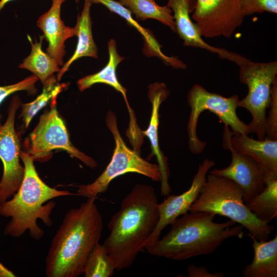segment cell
I'll list each match as a JSON object with an SVG mask.
<instances>
[{"mask_svg":"<svg viewBox=\"0 0 277 277\" xmlns=\"http://www.w3.org/2000/svg\"><path fill=\"white\" fill-rule=\"evenodd\" d=\"M158 204L154 188L146 184H136L122 200L103 244L116 270L130 267L145 249L159 220Z\"/></svg>","mask_w":277,"mask_h":277,"instance_id":"cell-1","label":"cell"},{"mask_svg":"<svg viewBox=\"0 0 277 277\" xmlns=\"http://www.w3.org/2000/svg\"><path fill=\"white\" fill-rule=\"evenodd\" d=\"M95 199L88 197L65 214L46 258V276L77 277L84 274L88 257L99 243L103 229Z\"/></svg>","mask_w":277,"mask_h":277,"instance_id":"cell-2","label":"cell"},{"mask_svg":"<svg viewBox=\"0 0 277 277\" xmlns=\"http://www.w3.org/2000/svg\"><path fill=\"white\" fill-rule=\"evenodd\" d=\"M208 212H187L171 224L170 230L146 249L151 255L181 261L213 252L229 238H242L244 227L229 220L214 222Z\"/></svg>","mask_w":277,"mask_h":277,"instance_id":"cell-3","label":"cell"},{"mask_svg":"<svg viewBox=\"0 0 277 277\" xmlns=\"http://www.w3.org/2000/svg\"><path fill=\"white\" fill-rule=\"evenodd\" d=\"M20 158L24 166L21 185L10 200L0 204V215L11 218L5 226L4 234L16 238L29 230L30 236L38 241L44 236V231L37 225V220L40 219L46 226L51 227L52 220L50 215L55 206L53 201L44 204L55 197L73 194L45 183L37 174L34 160L28 153L21 151Z\"/></svg>","mask_w":277,"mask_h":277,"instance_id":"cell-4","label":"cell"},{"mask_svg":"<svg viewBox=\"0 0 277 277\" xmlns=\"http://www.w3.org/2000/svg\"><path fill=\"white\" fill-rule=\"evenodd\" d=\"M241 187L226 177L209 174L195 201L189 211H205L225 216L246 228L249 236L267 241L273 225L259 219L246 206Z\"/></svg>","mask_w":277,"mask_h":277,"instance_id":"cell-5","label":"cell"},{"mask_svg":"<svg viewBox=\"0 0 277 277\" xmlns=\"http://www.w3.org/2000/svg\"><path fill=\"white\" fill-rule=\"evenodd\" d=\"M228 60L240 67L239 81L248 87L247 95L239 101V107L247 110L252 121L248 124L249 132L258 139L266 136V110L269 107L273 83L276 78L277 62H253L236 53L231 52Z\"/></svg>","mask_w":277,"mask_h":277,"instance_id":"cell-6","label":"cell"},{"mask_svg":"<svg viewBox=\"0 0 277 277\" xmlns=\"http://www.w3.org/2000/svg\"><path fill=\"white\" fill-rule=\"evenodd\" d=\"M106 124L115 141L111 160L93 182L80 185L76 195L86 197H96L105 192L110 182L115 177L127 173H136L153 181H161L162 176L158 164L148 162L143 159L138 152L127 146L119 132L116 115L111 110L107 113Z\"/></svg>","mask_w":277,"mask_h":277,"instance_id":"cell-7","label":"cell"},{"mask_svg":"<svg viewBox=\"0 0 277 277\" xmlns=\"http://www.w3.org/2000/svg\"><path fill=\"white\" fill-rule=\"evenodd\" d=\"M238 95L225 97L211 92L199 84L194 85L187 94L188 104L191 109L187 124L189 148L194 154H199L206 146L197 135L198 119L202 112L208 110L215 114L221 122L230 127L233 132L244 135L250 133L248 125L238 116L236 109L239 107Z\"/></svg>","mask_w":277,"mask_h":277,"instance_id":"cell-8","label":"cell"},{"mask_svg":"<svg viewBox=\"0 0 277 277\" xmlns=\"http://www.w3.org/2000/svg\"><path fill=\"white\" fill-rule=\"evenodd\" d=\"M56 98L50 101V109L41 116L38 124L30 134L26 152L34 161L45 162L51 158L53 150H62L87 166L95 168L96 161L71 142L65 122L57 110Z\"/></svg>","mask_w":277,"mask_h":277,"instance_id":"cell-9","label":"cell"},{"mask_svg":"<svg viewBox=\"0 0 277 277\" xmlns=\"http://www.w3.org/2000/svg\"><path fill=\"white\" fill-rule=\"evenodd\" d=\"M21 105L18 96H13L8 110V117L0 127V159L3 164V173L0 181V200L7 201L18 190L24 175V166L19 162V134L14 128L16 110Z\"/></svg>","mask_w":277,"mask_h":277,"instance_id":"cell-10","label":"cell"},{"mask_svg":"<svg viewBox=\"0 0 277 277\" xmlns=\"http://www.w3.org/2000/svg\"><path fill=\"white\" fill-rule=\"evenodd\" d=\"M195 1L191 17L202 36L230 38L246 16L239 0Z\"/></svg>","mask_w":277,"mask_h":277,"instance_id":"cell-11","label":"cell"},{"mask_svg":"<svg viewBox=\"0 0 277 277\" xmlns=\"http://www.w3.org/2000/svg\"><path fill=\"white\" fill-rule=\"evenodd\" d=\"M215 165L214 161L205 159L199 166L189 188L180 195H169L163 202L158 204L159 217L152 233L147 240L145 249L155 243L163 230L171 225L180 215L188 212L190 206L200 194L210 169Z\"/></svg>","mask_w":277,"mask_h":277,"instance_id":"cell-12","label":"cell"},{"mask_svg":"<svg viewBox=\"0 0 277 277\" xmlns=\"http://www.w3.org/2000/svg\"><path fill=\"white\" fill-rule=\"evenodd\" d=\"M222 146L253 159L264 170L266 180L277 179V140L266 137L254 140L248 135L231 131L224 125Z\"/></svg>","mask_w":277,"mask_h":277,"instance_id":"cell-13","label":"cell"},{"mask_svg":"<svg viewBox=\"0 0 277 277\" xmlns=\"http://www.w3.org/2000/svg\"><path fill=\"white\" fill-rule=\"evenodd\" d=\"M229 150L232 154L230 164L224 169L210 170L209 173L226 177L238 184L243 191V200L246 204L265 189L266 176L262 168L251 157L232 149Z\"/></svg>","mask_w":277,"mask_h":277,"instance_id":"cell-14","label":"cell"},{"mask_svg":"<svg viewBox=\"0 0 277 277\" xmlns=\"http://www.w3.org/2000/svg\"><path fill=\"white\" fill-rule=\"evenodd\" d=\"M66 1L52 0L50 9L41 15L36 22L48 42L46 53L61 66L64 64L65 42L76 34L74 28L66 26L61 17L62 6Z\"/></svg>","mask_w":277,"mask_h":277,"instance_id":"cell-15","label":"cell"},{"mask_svg":"<svg viewBox=\"0 0 277 277\" xmlns=\"http://www.w3.org/2000/svg\"><path fill=\"white\" fill-rule=\"evenodd\" d=\"M169 95L168 90L164 83H156L149 86L148 97L152 104L151 115L148 128L142 133L148 137L152 149V154L156 156L161 173V194L168 195L171 191L169 184V168L167 158L160 149L158 138L159 109L162 102Z\"/></svg>","mask_w":277,"mask_h":277,"instance_id":"cell-16","label":"cell"},{"mask_svg":"<svg viewBox=\"0 0 277 277\" xmlns=\"http://www.w3.org/2000/svg\"><path fill=\"white\" fill-rule=\"evenodd\" d=\"M195 3V0H168L167 5L174 14L176 32L183 41L184 46L205 49L223 58L227 50L215 47L205 42L196 25L192 21L190 14L193 12Z\"/></svg>","mask_w":277,"mask_h":277,"instance_id":"cell-17","label":"cell"},{"mask_svg":"<svg viewBox=\"0 0 277 277\" xmlns=\"http://www.w3.org/2000/svg\"><path fill=\"white\" fill-rule=\"evenodd\" d=\"M92 4H101L110 11L117 14L135 29L142 35L144 41L145 54L148 56H156L167 65L175 68L185 69L186 65L174 56H168L161 50V46L153 35L151 30L142 26L132 16V13L118 1L115 0H89Z\"/></svg>","mask_w":277,"mask_h":277,"instance_id":"cell-18","label":"cell"},{"mask_svg":"<svg viewBox=\"0 0 277 277\" xmlns=\"http://www.w3.org/2000/svg\"><path fill=\"white\" fill-rule=\"evenodd\" d=\"M89 0H84L83 8L78 15L75 27V35L77 36V43L74 53L62 66L57 72L56 78L60 82L71 65L83 57H98L97 48L94 41L91 29L90 8L92 5Z\"/></svg>","mask_w":277,"mask_h":277,"instance_id":"cell-19","label":"cell"},{"mask_svg":"<svg viewBox=\"0 0 277 277\" xmlns=\"http://www.w3.org/2000/svg\"><path fill=\"white\" fill-rule=\"evenodd\" d=\"M250 237L253 241L254 257L252 262L243 269V276L276 277L277 235L269 241H260Z\"/></svg>","mask_w":277,"mask_h":277,"instance_id":"cell-20","label":"cell"},{"mask_svg":"<svg viewBox=\"0 0 277 277\" xmlns=\"http://www.w3.org/2000/svg\"><path fill=\"white\" fill-rule=\"evenodd\" d=\"M108 50L109 60L107 65L100 71L80 79L77 83L78 88L82 92L95 84L102 83L110 86L122 94L131 113L132 110L128 102L127 89L118 82L116 74V68L124 58L118 53L114 39H111L108 42Z\"/></svg>","mask_w":277,"mask_h":277,"instance_id":"cell-21","label":"cell"},{"mask_svg":"<svg viewBox=\"0 0 277 277\" xmlns=\"http://www.w3.org/2000/svg\"><path fill=\"white\" fill-rule=\"evenodd\" d=\"M39 42L35 39L33 43L31 36L27 35L31 46V52L23 60L18 67L32 72L44 85L55 72H58L61 68L58 62L42 50L44 37L43 35H39Z\"/></svg>","mask_w":277,"mask_h":277,"instance_id":"cell-22","label":"cell"},{"mask_svg":"<svg viewBox=\"0 0 277 277\" xmlns=\"http://www.w3.org/2000/svg\"><path fill=\"white\" fill-rule=\"evenodd\" d=\"M118 2L134 13L136 19H156L176 32L172 10L167 5L160 6L155 0H118Z\"/></svg>","mask_w":277,"mask_h":277,"instance_id":"cell-23","label":"cell"},{"mask_svg":"<svg viewBox=\"0 0 277 277\" xmlns=\"http://www.w3.org/2000/svg\"><path fill=\"white\" fill-rule=\"evenodd\" d=\"M260 220L269 223L277 217V179L266 180L265 189L245 204Z\"/></svg>","mask_w":277,"mask_h":277,"instance_id":"cell-24","label":"cell"},{"mask_svg":"<svg viewBox=\"0 0 277 277\" xmlns=\"http://www.w3.org/2000/svg\"><path fill=\"white\" fill-rule=\"evenodd\" d=\"M56 77L51 76L43 85V91L33 101L21 104L22 108L20 117L22 118L25 127L27 128L33 117L53 98L57 97L67 84H60Z\"/></svg>","mask_w":277,"mask_h":277,"instance_id":"cell-25","label":"cell"},{"mask_svg":"<svg viewBox=\"0 0 277 277\" xmlns=\"http://www.w3.org/2000/svg\"><path fill=\"white\" fill-rule=\"evenodd\" d=\"M115 266L103 244L97 243L90 252L87 260L84 274L85 277H110Z\"/></svg>","mask_w":277,"mask_h":277,"instance_id":"cell-26","label":"cell"},{"mask_svg":"<svg viewBox=\"0 0 277 277\" xmlns=\"http://www.w3.org/2000/svg\"><path fill=\"white\" fill-rule=\"evenodd\" d=\"M38 80V77L34 74L29 76L23 80L15 84L7 86H0V105L10 95L19 91H27L30 94L33 95L36 93L37 89L35 83ZM2 116L0 114V127L2 126L1 120Z\"/></svg>","mask_w":277,"mask_h":277,"instance_id":"cell-27","label":"cell"},{"mask_svg":"<svg viewBox=\"0 0 277 277\" xmlns=\"http://www.w3.org/2000/svg\"><path fill=\"white\" fill-rule=\"evenodd\" d=\"M269 110L266 116L265 125V137L277 140V80L274 81L271 93L269 105Z\"/></svg>","mask_w":277,"mask_h":277,"instance_id":"cell-28","label":"cell"},{"mask_svg":"<svg viewBox=\"0 0 277 277\" xmlns=\"http://www.w3.org/2000/svg\"><path fill=\"white\" fill-rule=\"evenodd\" d=\"M246 16L268 12L277 13V0H239Z\"/></svg>","mask_w":277,"mask_h":277,"instance_id":"cell-29","label":"cell"},{"mask_svg":"<svg viewBox=\"0 0 277 277\" xmlns=\"http://www.w3.org/2000/svg\"><path fill=\"white\" fill-rule=\"evenodd\" d=\"M187 272L189 277H224L225 276L221 272L212 273L204 266H196L193 264L188 266Z\"/></svg>","mask_w":277,"mask_h":277,"instance_id":"cell-30","label":"cell"},{"mask_svg":"<svg viewBox=\"0 0 277 277\" xmlns=\"http://www.w3.org/2000/svg\"><path fill=\"white\" fill-rule=\"evenodd\" d=\"M16 275L11 270L6 268L0 262V277H15Z\"/></svg>","mask_w":277,"mask_h":277,"instance_id":"cell-31","label":"cell"},{"mask_svg":"<svg viewBox=\"0 0 277 277\" xmlns=\"http://www.w3.org/2000/svg\"><path fill=\"white\" fill-rule=\"evenodd\" d=\"M14 0H0V12L8 3Z\"/></svg>","mask_w":277,"mask_h":277,"instance_id":"cell-32","label":"cell"},{"mask_svg":"<svg viewBox=\"0 0 277 277\" xmlns=\"http://www.w3.org/2000/svg\"><path fill=\"white\" fill-rule=\"evenodd\" d=\"M75 2L76 3H78L79 2L80 0H75Z\"/></svg>","mask_w":277,"mask_h":277,"instance_id":"cell-33","label":"cell"},{"mask_svg":"<svg viewBox=\"0 0 277 277\" xmlns=\"http://www.w3.org/2000/svg\"><path fill=\"white\" fill-rule=\"evenodd\" d=\"M1 200H0V204H1Z\"/></svg>","mask_w":277,"mask_h":277,"instance_id":"cell-34","label":"cell"}]
</instances>
